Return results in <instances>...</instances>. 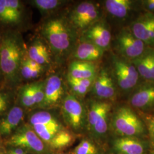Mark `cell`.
Instances as JSON below:
<instances>
[{"label":"cell","instance_id":"8","mask_svg":"<svg viewBox=\"0 0 154 154\" xmlns=\"http://www.w3.org/2000/svg\"><path fill=\"white\" fill-rule=\"evenodd\" d=\"M65 84L61 75L53 74L45 79L44 99L40 108L55 107L65 97Z\"/></svg>","mask_w":154,"mask_h":154},{"label":"cell","instance_id":"27","mask_svg":"<svg viewBox=\"0 0 154 154\" xmlns=\"http://www.w3.org/2000/svg\"><path fill=\"white\" fill-rule=\"evenodd\" d=\"M74 140L73 136L69 131L62 129L51 140L50 146L55 149H62L69 146Z\"/></svg>","mask_w":154,"mask_h":154},{"label":"cell","instance_id":"34","mask_svg":"<svg viewBox=\"0 0 154 154\" xmlns=\"http://www.w3.org/2000/svg\"><path fill=\"white\" fill-rule=\"evenodd\" d=\"M25 154V152L21 148H18V149L11 150L9 154Z\"/></svg>","mask_w":154,"mask_h":154},{"label":"cell","instance_id":"37","mask_svg":"<svg viewBox=\"0 0 154 154\" xmlns=\"http://www.w3.org/2000/svg\"><path fill=\"white\" fill-rule=\"evenodd\" d=\"M0 37H1V36H0Z\"/></svg>","mask_w":154,"mask_h":154},{"label":"cell","instance_id":"35","mask_svg":"<svg viewBox=\"0 0 154 154\" xmlns=\"http://www.w3.org/2000/svg\"><path fill=\"white\" fill-rule=\"evenodd\" d=\"M4 87V79L2 73L1 66H0V88Z\"/></svg>","mask_w":154,"mask_h":154},{"label":"cell","instance_id":"4","mask_svg":"<svg viewBox=\"0 0 154 154\" xmlns=\"http://www.w3.org/2000/svg\"><path fill=\"white\" fill-rule=\"evenodd\" d=\"M112 125L116 132L124 137L139 135L144 131L142 121L127 106H122L116 110L112 118Z\"/></svg>","mask_w":154,"mask_h":154},{"label":"cell","instance_id":"25","mask_svg":"<svg viewBox=\"0 0 154 154\" xmlns=\"http://www.w3.org/2000/svg\"><path fill=\"white\" fill-rule=\"evenodd\" d=\"M16 90L5 87L0 88V119L12 107L11 106L16 99Z\"/></svg>","mask_w":154,"mask_h":154},{"label":"cell","instance_id":"14","mask_svg":"<svg viewBox=\"0 0 154 154\" xmlns=\"http://www.w3.org/2000/svg\"><path fill=\"white\" fill-rule=\"evenodd\" d=\"M130 103L132 107L141 110L154 107V83H144L139 86L132 94Z\"/></svg>","mask_w":154,"mask_h":154},{"label":"cell","instance_id":"16","mask_svg":"<svg viewBox=\"0 0 154 154\" xmlns=\"http://www.w3.org/2000/svg\"><path fill=\"white\" fill-rule=\"evenodd\" d=\"M25 116V110L18 105L13 106L10 110L0 119V135H9L17 130Z\"/></svg>","mask_w":154,"mask_h":154},{"label":"cell","instance_id":"19","mask_svg":"<svg viewBox=\"0 0 154 154\" xmlns=\"http://www.w3.org/2000/svg\"><path fill=\"white\" fill-rule=\"evenodd\" d=\"M96 66L91 62L75 60L70 63L67 77L74 79H90L95 78Z\"/></svg>","mask_w":154,"mask_h":154},{"label":"cell","instance_id":"23","mask_svg":"<svg viewBox=\"0 0 154 154\" xmlns=\"http://www.w3.org/2000/svg\"><path fill=\"white\" fill-rule=\"evenodd\" d=\"M116 149L122 154H143V144L132 137H122L116 139Z\"/></svg>","mask_w":154,"mask_h":154},{"label":"cell","instance_id":"1","mask_svg":"<svg viewBox=\"0 0 154 154\" xmlns=\"http://www.w3.org/2000/svg\"><path fill=\"white\" fill-rule=\"evenodd\" d=\"M0 34V66L4 87L17 90L23 84L21 67L27 54V45L21 32L8 30Z\"/></svg>","mask_w":154,"mask_h":154},{"label":"cell","instance_id":"6","mask_svg":"<svg viewBox=\"0 0 154 154\" xmlns=\"http://www.w3.org/2000/svg\"><path fill=\"white\" fill-rule=\"evenodd\" d=\"M61 110L67 125L77 131L82 129L86 122V113L82 103L75 95H66L62 102Z\"/></svg>","mask_w":154,"mask_h":154},{"label":"cell","instance_id":"17","mask_svg":"<svg viewBox=\"0 0 154 154\" xmlns=\"http://www.w3.org/2000/svg\"><path fill=\"white\" fill-rule=\"evenodd\" d=\"M93 86L94 93L100 99H111L116 95V87L113 80L106 70L99 72Z\"/></svg>","mask_w":154,"mask_h":154},{"label":"cell","instance_id":"21","mask_svg":"<svg viewBox=\"0 0 154 154\" xmlns=\"http://www.w3.org/2000/svg\"><path fill=\"white\" fill-rule=\"evenodd\" d=\"M104 50L88 41H83L75 50L74 57L77 60L92 62L98 60L103 54Z\"/></svg>","mask_w":154,"mask_h":154},{"label":"cell","instance_id":"10","mask_svg":"<svg viewBox=\"0 0 154 154\" xmlns=\"http://www.w3.org/2000/svg\"><path fill=\"white\" fill-rule=\"evenodd\" d=\"M145 44L137 38L130 29H125L119 34L117 38V48L123 57L132 60L143 54Z\"/></svg>","mask_w":154,"mask_h":154},{"label":"cell","instance_id":"32","mask_svg":"<svg viewBox=\"0 0 154 154\" xmlns=\"http://www.w3.org/2000/svg\"><path fill=\"white\" fill-rule=\"evenodd\" d=\"M149 68L151 77V81H154V50L148 51Z\"/></svg>","mask_w":154,"mask_h":154},{"label":"cell","instance_id":"33","mask_svg":"<svg viewBox=\"0 0 154 154\" xmlns=\"http://www.w3.org/2000/svg\"><path fill=\"white\" fill-rule=\"evenodd\" d=\"M144 8L149 11V13H152L154 11V0H147L143 1Z\"/></svg>","mask_w":154,"mask_h":154},{"label":"cell","instance_id":"26","mask_svg":"<svg viewBox=\"0 0 154 154\" xmlns=\"http://www.w3.org/2000/svg\"><path fill=\"white\" fill-rule=\"evenodd\" d=\"M31 127L39 138L49 143L55 134L62 129L61 124L55 125H35Z\"/></svg>","mask_w":154,"mask_h":154},{"label":"cell","instance_id":"20","mask_svg":"<svg viewBox=\"0 0 154 154\" xmlns=\"http://www.w3.org/2000/svg\"><path fill=\"white\" fill-rule=\"evenodd\" d=\"M36 81L23 83L16 90V100L18 106L23 109L36 107L35 99Z\"/></svg>","mask_w":154,"mask_h":154},{"label":"cell","instance_id":"13","mask_svg":"<svg viewBox=\"0 0 154 154\" xmlns=\"http://www.w3.org/2000/svg\"><path fill=\"white\" fill-rule=\"evenodd\" d=\"M130 30L145 44L154 46V13H147L132 22Z\"/></svg>","mask_w":154,"mask_h":154},{"label":"cell","instance_id":"24","mask_svg":"<svg viewBox=\"0 0 154 154\" xmlns=\"http://www.w3.org/2000/svg\"><path fill=\"white\" fill-rule=\"evenodd\" d=\"M29 122L31 126L35 125H54L60 124L54 116L45 110L37 111L32 113L29 116Z\"/></svg>","mask_w":154,"mask_h":154},{"label":"cell","instance_id":"31","mask_svg":"<svg viewBox=\"0 0 154 154\" xmlns=\"http://www.w3.org/2000/svg\"><path fill=\"white\" fill-rule=\"evenodd\" d=\"M144 121L148 128L150 140L154 149V116L147 115L145 116Z\"/></svg>","mask_w":154,"mask_h":154},{"label":"cell","instance_id":"18","mask_svg":"<svg viewBox=\"0 0 154 154\" xmlns=\"http://www.w3.org/2000/svg\"><path fill=\"white\" fill-rule=\"evenodd\" d=\"M25 2L37 9L43 18L59 13L69 2L64 0H28Z\"/></svg>","mask_w":154,"mask_h":154},{"label":"cell","instance_id":"36","mask_svg":"<svg viewBox=\"0 0 154 154\" xmlns=\"http://www.w3.org/2000/svg\"></svg>","mask_w":154,"mask_h":154},{"label":"cell","instance_id":"5","mask_svg":"<svg viewBox=\"0 0 154 154\" xmlns=\"http://www.w3.org/2000/svg\"><path fill=\"white\" fill-rule=\"evenodd\" d=\"M100 17L98 6L92 2H82L74 7L67 15L75 29H88L95 23Z\"/></svg>","mask_w":154,"mask_h":154},{"label":"cell","instance_id":"22","mask_svg":"<svg viewBox=\"0 0 154 154\" xmlns=\"http://www.w3.org/2000/svg\"><path fill=\"white\" fill-rule=\"evenodd\" d=\"M134 2L130 0H107L105 8L112 16L123 18L131 11Z\"/></svg>","mask_w":154,"mask_h":154},{"label":"cell","instance_id":"3","mask_svg":"<svg viewBox=\"0 0 154 154\" xmlns=\"http://www.w3.org/2000/svg\"><path fill=\"white\" fill-rule=\"evenodd\" d=\"M25 1L0 0V33L13 30L21 33L32 28V16Z\"/></svg>","mask_w":154,"mask_h":154},{"label":"cell","instance_id":"15","mask_svg":"<svg viewBox=\"0 0 154 154\" xmlns=\"http://www.w3.org/2000/svg\"><path fill=\"white\" fill-rule=\"evenodd\" d=\"M111 34L108 27L101 22H96L85 32L83 41H88L105 50L110 44Z\"/></svg>","mask_w":154,"mask_h":154},{"label":"cell","instance_id":"30","mask_svg":"<svg viewBox=\"0 0 154 154\" xmlns=\"http://www.w3.org/2000/svg\"><path fill=\"white\" fill-rule=\"evenodd\" d=\"M75 154H96L97 149L88 140H82L74 149Z\"/></svg>","mask_w":154,"mask_h":154},{"label":"cell","instance_id":"28","mask_svg":"<svg viewBox=\"0 0 154 154\" xmlns=\"http://www.w3.org/2000/svg\"><path fill=\"white\" fill-rule=\"evenodd\" d=\"M132 63L137 69L139 75L146 79L151 81V77L149 68L148 51H145L143 54L132 60Z\"/></svg>","mask_w":154,"mask_h":154},{"label":"cell","instance_id":"9","mask_svg":"<svg viewBox=\"0 0 154 154\" xmlns=\"http://www.w3.org/2000/svg\"><path fill=\"white\" fill-rule=\"evenodd\" d=\"M9 143L14 147L26 148L38 152H42L44 149L42 139L29 125L18 127L9 139Z\"/></svg>","mask_w":154,"mask_h":154},{"label":"cell","instance_id":"2","mask_svg":"<svg viewBox=\"0 0 154 154\" xmlns=\"http://www.w3.org/2000/svg\"><path fill=\"white\" fill-rule=\"evenodd\" d=\"M75 29L67 16L57 13L43 18L37 28V34L49 47L54 59L61 63L73 49L75 40Z\"/></svg>","mask_w":154,"mask_h":154},{"label":"cell","instance_id":"11","mask_svg":"<svg viewBox=\"0 0 154 154\" xmlns=\"http://www.w3.org/2000/svg\"><path fill=\"white\" fill-rule=\"evenodd\" d=\"M113 68L118 86L124 90H128L136 86L139 74L132 63L121 59L113 61Z\"/></svg>","mask_w":154,"mask_h":154},{"label":"cell","instance_id":"7","mask_svg":"<svg viewBox=\"0 0 154 154\" xmlns=\"http://www.w3.org/2000/svg\"><path fill=\"white\" fill-rule=\"evenodd\" d=\"M111 105L105 101L93 100L88 106V122L90 130L97 135H104L108 128Z\"/></svg>","mask_w":154,"mask_h":154},{"label":"cell","instance_id":"29","mask_svg":"<svg viewBox=\"0 0 154 154\" xmlns=\"http://www.w3.org/2000/svg\"><path fill=\"white\" fill-rule=\"evenodd\" d=\"M67 82L72 91L78 96L83 97L88 93L89 88L83 86L77 79L67 77Z\"/></svg>","mask_w":154,"mask_h":154},{"label":"cell","instance_id":"12","mask_svg":"<svg viewBox=\"0 0 154 154\" xmlns=\"http://www.w3.org/2000/svg\"><path fill=\"white\" fill-rule=\"evenodd\" d=\"M27 45V55L32 61L46 68L52 63L53 56L44 39L38 34L32 37Z\"/></svg>","mask_w":154,"mask_h":154}]
</instances>
